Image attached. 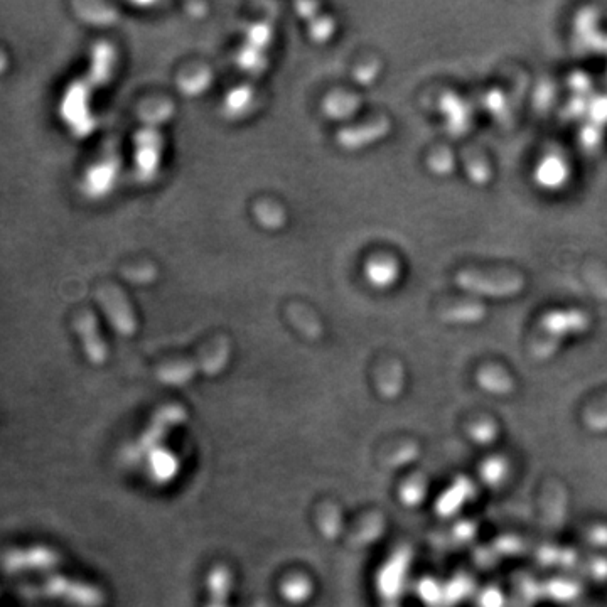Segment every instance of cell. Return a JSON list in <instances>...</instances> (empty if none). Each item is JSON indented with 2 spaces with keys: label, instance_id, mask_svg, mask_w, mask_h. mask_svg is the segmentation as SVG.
<instances>
[{
  "label": "cell",
  "instance_id": "obj_1",
  "mask_svg": "<svg viewBox=\"0 0 607 607\" xmlns=\"http://www.w3.org/2000/svg\"><path fill=\"white\" fill-rule=\"evenodd\" d=\"M174 115V107L167 100H156L147 105L142 113V127L135 134V174L142 183L154 181L161 167L162 139L161 127Z\"/></svg>",
  "mask_w": 607,
  "mask_h": 607
},
{
  "label": "cell",
  "instance_id": "obj_2",
  "mask_svg": "<svg viewBox=\"0 0 607 607\" xmlns=\"http://www.w3.org/2000/svg\"><path fill=\"white\" fill-rule=\"evenodd\" d=\"M274 39V21L270 17L248 26L242 48L237 54L240 70L250 76H260L269 66V49Z\"/></svg>",
  "mask_w": 607,
  "mask_h": 607
},
{
  "label": "cell",
  "instance_id": "obj_3",
  "mask_svg": "<svg viewBox=\"0 0 607 607\" xmlns=\"http://www.w3.org/2000/svg\"><path fill=\"white\" fill-rule=\"evenodd\" d=\"M388 130H390V124L387 120H371L368 124L341 130L336 140L344 151H360L363 147L383 139L388 134Z\"/></svg>",
  "mask_w": 607,
  "mask_h": 607
},
{
  "label": "cell",
  "instance_id": "obj_4",
  "mask_svg": "<svg viewBox=\"0 0 607 607\" xmlns=\"http://www.w3.org/2000/svg\"><path fill=\"white\" fill-rule=\"evenodd\" d=\"M100 299H102L103 309L107 311L113 326L119 329L120 333L132 334L137 331V319L122 292L117 289H105L100 294Z\"/></svg>",
  "mask_w": 607,
  "mask_h": 607
},
{
  "label": "cell",
  "instance_id": "obj_5",
  "mask_svg": "<svg viewBox=\"0 0 607 607\" xmlns=\"http://www.w3.org/2000/svg\"><path fill=\"white\" fill-rule=\"evenodd\" d=\"M120 172V159L117 154H107V157L100 161V164L93 166L92 171L86 179V191L92 194L93 198H103L108 193H112L113 186L117 183Z\"/></svg>",
  "mask_w": 607,
  "mask_h": 607
},
{
  "label": "cell",
  "instance_id": "obj_6",
  "mask_svg": "<svg viewBox=\"0 0 607 607\" xmlns=\"http://www.w3.org/2000/svg\"><path fill=\"white\" fill-rule=\"evenodd\" d=\"M535 181L547 191H557L569 181V164L557 154L543 157L535 169Z\"/></svg>",
  "mask_w": 607,
  "mask_h": 607
},
{
  "label": "cell",
  "instance_id": "obj_7",
  "mask_svg": "<svg viewBox=\"0 0 607 607\" xmlns=\"http://www.w3.org/2000/svg\"><path fill=\"white\" fill-rule=\"evenodd\" d=\"M365 275L371 287H375L378 291H387V289L397 284L398 277H400V267H398L395 258L382 255V257L368 260Z\"/></svg>",
  "mask_w": 607,
  "mask_h": 607
},
{
  "label": "cell",
  "instance_id": "obj_8",
  "mask_svg": "<svg viewBox=\"0 0 607 607\" xmlns=\"http://www.w3.org/2000/svg\"><path fill=\"white\" fill-rule=\"evenodd\" d=\"M296 9L301 14L302 19H306L307 26H309V34L314 39V43H328L329 39L333 38L334 33H336L334 19L333 17L326 16L323 12H319L317 4L299 2Z\"/></svg>",
  "mask_w": 607,
  "mask_h": 607
},
{
  "label": "cell",
  "instance_id": "obj_9",
  "mask_svg": "<svg viewBox=\"0 0 607 607\" xmlns=\"http://www.w3.org/2000/svg\"><path fill=\"white\" fill-rule=\"evenodd\" d=\"M255 92L250 85H240L226 95L223 102V113L226 119L240 120L252 112Z\"/></svg>",
  "mask_w": 607,
  "mask_h": 607
},
{
  "label": "cell",
  "instance_id": "obj_10",
  "mask_svg": "<svg viewBox=\"0 0 607 607\" xmlns=\"http://www.w3.org/2000/svg\"><path fill=\"white\" fill-rule=\"evenodd\" d=\"M360 98L353 93L334 92L323 103V112L328 119L348 120L360 110Z\"/></svg>",
  "mask_w": 607,
  "mask_h": 607
},
{
  "label": "cell",
  "instance_id": "obj_11",
  "mask_svg": "<svg viewBox=\"0 0 607 607\" xmlns=\"http://www.w3.org/2000/svg\"><path fill=\"white\" fill-rule=\"evenodd\" d=\"M211 81H213V73L208 68L188 71L179 76V92L183 93L184 97H199L210 88Z\"/></svg>",
  "mask_w": 607,
  "mask_h": 607
},
{
  "label": "cell",
  "instance_id": "obj_12",
  "mask_svg": "<svg viewBox=\"0 0 607 607\" xmlns=\"http://www.w3.org/2000/svg\"><path fill=\"white\" fill-rule=\"evenodd\" d=\"M255 220L269 230H279L285 225V210L274 201H262L255 206Z\"/></svg>",
  "mask_w": 607,
  "mask_h": 607
},
{
  "label": "cell",
  "instance_id": "obj_13",
  "mask_svg": "<svg viewBox=\"0 0 607 607\" xmlns=\"http://www.w3.org/2000/svg\"><path fill=\"white\" fill-rule=\"evenodd\" d=\"M380 75V63L377 61H371L368 65H363L355 71V80L360 85H371L373 81L377 80Z\"/></svg>",
  "mask_w": 607,
  "mask_h": 607
},
{
  "label": "cell",
  "instance_id": "obj_14",
  "mask_svg": "<svg viewBox=\"0 0 607 607\" xmlns=\"http://www.w3.org/2000/svg\"><path fill=\"white\" fill-rule=\"evenodd\" d=\"M127 279L132 280L135 284H147L152 282L156 277V270L152 269L151 265H144V267H135V270H130L125 275Z\"/></svg>",
  "mask_w": 607,
  "mask_h": 607
}]
</instances>
